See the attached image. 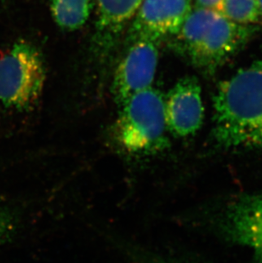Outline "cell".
<instances>
[{
    "label": "cell",
    "instance_id": "1",
    "mask_svg": "<svg viewBox=\"0 0 262 263\" xmlns=\"http://www.w3.org/2000/svg\"><path fill=\"white\" fill-rule=\"evenodd\" d=\"M213 102V137L219 146L262 147V60L220 82Z\"/></svg>",
    "mask_w": 262,
    "mask_h": 263
},
{
    "label": "cell",
    "instance_id": "2",
    "mask_svg": "<svg viewBox=\"0 0 262 263\" xmlns=\"http://www.w3.org/2000/svg\"><path fill=\"white\" fill-rule=\"evenodd\" d=\"M255 31L215 10L197 8L189 13L176 35L179 47L192 63L211 74L239 51Z\"/></svg>",
    "mask_w": 262,
    "mask_h": 263
},
{
    "label": "cell",
    "instance_id": "3",
    "mask_svg": "<svg viewBox=\"0 0 262 263\" xmlns=\"http://www.w3.org/2000/svg\"><path fill=\"white\" fill-rule=\"evenodd\" d=\"M120 107L114 135L124 153L146 157L168 148L164 97L158 89L150 87L139 92Z\"/></svg>",
    "mask_w": 262,
    "mask_h": 263
},
{
    "label": "cell",
    "instance_id": "4",
    "mask_svg": "<svg viewBox=\"0 0 262 263\" xmlns=\"http://www.w3.org/2000/svg\"><path fill=\"white\" fill-rule=\"evenodd\" d=\"M45 64L37 48L15 43L0 58V103L18 111L28 110L42 94Z\"/></svg>",
    "mask_w": 262,
    "mask_h": 263
},
{
    "label": "cell",
    "instance_id": "5",
    "mask_svg": "<svg viewBox=\"0 0 262 263\" xmlns=\"http://www.w3.org/2000/svg\"><path fill=\"white\" fill-rule=\"evenodd\" d=\"M158 51L154 41L138 39L117 67L111 93L121 106L134 95L152 87L158 66Z\"/></svg>",
    "mask_w": 262,
    "mask_h": 263
},
{
    "label": "cell",
    "instance_id": "6",
    "mask_svg": "<svg viewBox=\"0 0 262 263\" xmlns=\"http://www.w3.org/2000/svg\"><path fill=\"white\" fill-rule=\"evenodd\" d=\"M220 229L226 239L247 246L255 261L262 263V194L233 199L223 211Z\"/></svg>",
    "mask_w": 262,
    "mask_h": 263
},
{
    "label": "cell",
    "instance_id": "7",
    "mask_svg": "<svg viewBox=\"0 0 262 263\" xmlns=\"http://www.w3.org/2000/svg\"><path fill=\"white\" fill-rule=\"evenodd\" d=\"M166 127L176 137L197 133L203 122L204 108L198 79L186 76L178 80L164 98Z\"/></svg>",
    "mask_w": 262,
    "mask_h": 263
},
{
    "label": "cell",
    "instance_id": "8",
    "mask_svg": "<svg viewBox=\"0 0 262 263\" xmlns=\"http://www.w3.org/2000/svg\"><path fill=\"white\" fill-rule=\"evenodd\" d=\"M191 12L190 0H143L134 21L138 39L153 41L176 35Z\"/></svg>",
    "mask_w": 262,
    "mask_h": 263
},
{
    "label": "cell",
    "instance_id": "9",
    "mask_svg": "<svg viewBox=\"0 0 262 263\" xmlns=\"http://www.w3.org/2000/svg\"><path fill=\"white\" fill-rule=\"evenodd\" d=\"M98 27L106 32H116L135 16L143 0H97Z\"/></svg>",
    "mask_w": 262,
    "mask_h": 263
},
{
    "label": "cell",
    "instance_id": "10",
    "mask_svg": "<svg viewBox=\"0 0 262 263\" xmlns=\"http://www.w3.org/2000/svg\"><path fill=\"white\" fill-rule=\"evenodd\" d=\"M92 5V0H51L50 11L60 28L73 31L86 23Z\"/></svg>",
    "mask_w": 262,
    "mask_h": 263
},
{
    "label": "cell",
    "instance_id": "11",
    "mask_svg": "<svg viewBox=\"0 0 262 263\" xmlns=\"http://www.w3.org/2000/svg\"><path fill=\"white\" fill-rule=\"evenodd\" d=\"M220 14L241 25L262 24L259 0H222Z\"/></svg>",
    "mask_w": 262,
    "mask_h": 263
},
{
    "label": "cell",
    "instance_id": "12",
    "mask_svg": "<svg viewBox=\"0 0 262 263\" xmlns=\"http://www.w3.org/2000/svg\"><path fill=\"white\" fill-rule=\"evenodd\" d=\"M17 219L7 206L0 204V246L6 243L15 234Z\"/></svg>",
    "mask_w": 262,
    "mask_h": 263
},
{
    "label": "cell",
    "instance_id": "13",
    "mask_svg": "<svg viewBox=\"0 0 262 263\" xmlns=\"http://www.w3.org/2000/svg\"><path fill=\"white\" fill-rule=\"evenodd\" d=\"M128 256L132 263H194L190 261H178L175 259L166 258L156 254L143 251L138 248H128Z\"/></svg>",
    "mask_w": 262,
    "mask_h": 263
},
{
    "label": "cell",
    "instance_id": "14",
    "mask_svg": "<svg viewBox=\"0 0 262 263\" xmlns=\"http://www.w3.org/2000/svg\"><path fill=\"white\" fill-rule=\"evenodd\" d=\"M197 8L215 10L220 13L222 0H196Z\"/></svg>",
    "mask_w": 262,
    "mask_h": 263
},
{
    "label": "cell",
    "instance_id": "15",
    "mask_svg": "<svg viewBox=\"0 0 262 263\" xmlns=\"http://www.w3.org/2000/svg\"><path fill=\"white\" fill-rule=\"evenodd\" d=\"M259 4H260V10L262 11V0H259Z\"/></svg>",
    "mask_w": 262,
    "mask_h": 263
}]
</instances>
